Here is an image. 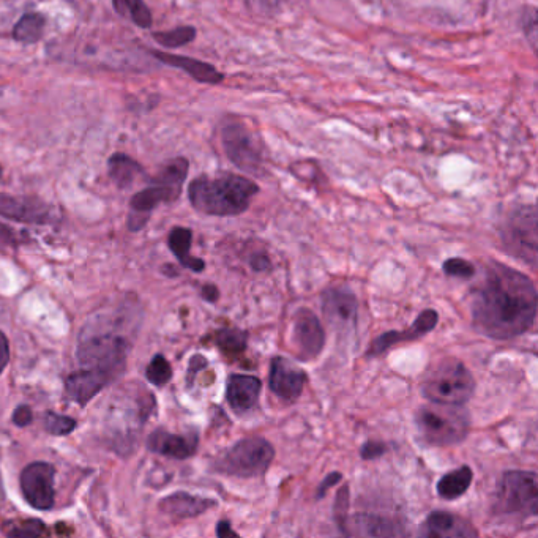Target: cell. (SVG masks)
I'll use <instances>...</instances> for the list:
<instances>
[{"label":"cell","mask_w":538,"mask_h":538,"mask_svg":"<svg viewBox=\"0 0 538 538\" xmlns=\"http://www.w3.org/2000/svg\"><path fill=\"white\" fill-rule=\"evenodd\" d=\"M537 299L531 278L505 264L490 262L472 294V322L494 340L520 337L535 322Z\"/></svg>","instance_id":"obj_1"},{"label":"cell","mask_w":538,"mask_h":538,"mask_svg":"<svg viewBox=\"0 0 538 538\" xmlns=\"http://www.w3.org/2000/svg\"><path fill=\"white\" fill-rule=\"evenodd\" d=\"M127 308L113 314H97L79 333L78 357L81 368L105 374L116 381L127 368L128 355L135 333L128 332L130 316Z\"/></svg>","instance_id":"obj_2"},{"label":"cell","mask_w":538,"mask_h":538,"mask_svg":"<svg viewBox=\"0 0 538 538\" xmlns=\"http://www.w3.org/2000/svg\"><path fill=\"white\" fill-rule=\"evenodd\" d=\"M259 193L258 185L248 177L232 172L218 176L196 177L188 187V199L198 212L212 217H236L250 207Z\"/></svg>","instance_id":"obj_3"},{"label":"cell","mask_w":538,"mask_h":538,"mask_svg":"<svg viewBox=\"0 0 538 538\" xmlns=\"http://www.w3.org/2000/svg\"><path fill=\"white\" fill-rule=\"evenodd\" d=\"M190 163L187 158L176 157L166 161L160 171L150 179L149 187L138 191L130 201V215L127 226L131 232L141 231L149 221L152 210L160 204L177 201L182 195Z\"/></svg>","instance_id":"obj_4"},{"label":"cell","mask_w":538,"mask_h":538,"mask_svg":"<svg viewBox=\"0 0 538 538\" xmlns=\"http://www.w3.org/2000/svg\"><path fill=\"white\" fill-rule=\"evenodd\" d=\"M420 438L431 447H453L468 436L471 419L463 406L431 403L415 414Z\"/></svg>","instance_id":"obj_5"},{"label":"cell","mask_w":538,"mask_h":538,"mask_svg":"<svg viewBox=\"0 0 538 538\" xmlns=\"http://www.w3.org/2000/svg\"><path fill=\"white\" fill-rule=\"evenodd\" d=\"M475 392L471 371L463 362L445 359L426 373L422 382V395L431 403L464 406Z\"/></svg>","instance_id":"obj_6"},{"label":"cell","mask_w":538,"mask_h":538,"mask_svg":"<svg viewBox=\"0 0 538 538\" xmlns=\"http://www.w3.org/2000/svg\"><path fill=\"white\" fill-rule=\"evenodd\" d=\"M275 449L267 439L261 436L245 438L236 442L231 449L213 463V469L228 477H240V479H253L266 474L270 468Z\"/></svg>","instance_id":"obj_7"},{"label":"cell","mask_w":538,"mask_h":538,"mask_svg":"<svg viewBox=\"0 0 538 538\" xmlns=\"http://www.w3.org/2000/svg\"><path fill=\"white\" fill-rule=\"evenodd\" d=\"M494 509L502 516L535 518L538 513V482L535 472L509 471L502 475Z\"/></svg>","instance_id":"obj_8"},{"label":"cell","mask_w":538,"mask_h":538,"mask_svg":"<svg viewBox=\"0 0 538 538\" xmlns=\"http://www.w3.org/2000/svg\"><path fill=\"white\" fill-rule=\"evenodd\" d=\"M221 146L232 165L259 176L264 169V152L258 136L239 117H226L220 127Z\"/></svg>","instance_id":"obj_9"},{"label":"cell","mask_w":538,"mask_h":538,"mask_svg":"<svg viewBox=\"0 0 538 538\" xmlns=\"http://www.w3.org/2000/svg\"><path fill=\"white\" fill-rule=\"evenodd\" d=\"M504 250L509 255L537 266L538 255V215L537 207H516L501 229Z\"/></svg>","instance_id":"obj_10"},{"label":"cell","mask_w":538,"mask_h":538,"mask_svg":"<svg viewBox=\"0 0 538 538\" xmlns=\"http://www.w3.org/2000/svg\"><path fill=\"white\" fill-rule=\"evenodd\" d=\"M54 479L56 469L45 461L30 463L21 474V491L27 504L35 510H51L54 507Z\"/></svg>","instance_id":"obj_11"},{"label":"cell","mask_w":538,"mask_h":538,"mask_svg":"<svg viewBox=\"0 0 538 538\" xmlns=\"http://www.w3.org/2000/svg\"><path fill=\"white\" fill-rule=\"evenodd\" d=\"M292 346L297 357L303 362L314 360L321 354L326 344V333L321 321L313 311L300 308L292 322Z\"/></svg>","instance_id":"obj_12"},{"label":"cell","mask_w":538,"mask_h":538,"mask_svg":"<svg viewBox=\"0 0 538 538\" xmlns=\"http://www.w3.org/2000/svg\"><path fill=\"white\" fill-rule=\"evenodd\" d=\"M0 215L8 220L30 225H51L54 207L35 196H13L0 193Z\"/></svg>","instance_id":"obj_13"},{"label":"cell","mask_w":538,"mask_h":538,"mask_svg":"<svg viewBox=\"0 0 538 538\" xmlns=\"http://www.w3.org/2000/svg\"><path fill=\"white\" fill-rule=\"evenodd\" d=\"M322 313L333 329L349 332L357 326L359 302L349 289L330 288L322 292Z\"/></svg>","instance_id":"obj_14"},{"label":"cell","mask_w":538,"mask_h":538,"mask_svg":"<svg viewBox=\"0 0 538 538\" xmlns=\"http://www.w3.org/2000/svg\"><path fill=\"white\" fill-rule=\"evenodd\" d=\"M307 384V373L284 357H275L270 363L269 387L278 398L296 401Z\"/></svg>","instance_id":"obj_15"},{"label":"cell","mask_w":538,"mask_h":538,"mask_svg":"<svg viewBox=\"0 0 538 538\" xmlns=\"http://www.w3.org/2000/svg\"><path fill=\"white\" fill-rule=\"evenodd\" d=\"M439 314L438 311L425 310L417 316L412 327L408 330H392V332L382 333L381 337L371 343L370 349H368L367 357H378V355L385 354L390 351L393 346H397L400 343H406V341L419 340L420 337L430 333L431 330L436 329L438 326Z\"/></svg>","instance_id":"obj_16"},{"label":"cell","mask_w":538,"mask_h":538,"mask_svg":"<svg viewBox=\"0 0 538 538\" xmlns=\"http://www.w3.org/2000/svg\"><path fill=\"white\" fill-rule=\"evenodd\" d=\"M198 433L174 434L166 430H155L147 438V449L172 460H188L198 450Z\"/></svg>","instance_id":"obj_17"},{"label":"cell","mask_w":538,"mask_h":538,"mask_svg":"<svg viewBox=\"0 0 538 538\" xmlns=\"http://www.w3.org/2000/svg\"><path fill=\"white\" fill-rule=\"evenodd\" d=\"M109 384H113V381L105 374L81 368L75 373L68 374L64 381V390L68 400L79 404V406H86Z\"/></svg>","instance_id":"obj_18"},{"label":"cell","mask_w":538,"mask_h":538,"mask_svg":"<svg viewBox=\"0 0 538 538\" xmlns=\"http://www.w3.org/2000/svg\"><path fill=\"white\" fill-rule=\"evenodd\" d=\"M262 382L256 376L232 374L226 385V400L237 414L251 411L258 404Z\"/></svg>","instance_id":"obj_19"},{"label":"cell","mask_w":538,"mask_h":538,"mask_svg":"<svg viewBox=\"0 0 538 538\" xmlns=\"http://www.w3.org/2000/svg\"><path fill=\"white\" fill-rule=\"evenodd\" d=\"M217 507V501L207 499V497L193 496V494L179 491V493L169 494L163 497L158 509L165 515L177 518V520H188L206 513L207 510Z\"/></svg>","instance_id":"obj_20"},{"label":"cell","mask_w":538,"mask_h":538,"mask_svg":"<svg viewBox=\"0 0 538 538\" xmlns=\"http://www.w3.org/2000/svg\"><path fill=\"white\" fill-rule=\"evenodd\" d=\"M420 534L428 538H466L477 537L479 532L475 531L474 527L466 523L460 516L452 515L449 512H433L420 527Z\"/></svg>","instance_id":"obj_21"},{"label":"cell","mask_w":538,"mask_h":538,"mask_svg":"<svg viewBox=\"0 0 538 538\" xmlns=\"http://www.w3.org/2000/svg\"><path fill=\"white\" fill-rule=\"evenodd\" d=\"M152 56L157 57L160 62L169 67L179 68L198 83L220 84L225 79V75L213 65L193 59V57L177 56V54L161 53V51H152Z\"/></svg>","instance_id":"obj_22"},{"label":"cell","mask_w":538,"mask_h":538,"mask_svg":"<svg viewBox=\"0 0 538 538\" xmlns=\"http://www.w3.org/2000/svg\"><path fill=\"white\" fill-rule=\"evenodd\" d=\"M344 535H357V537H398L404 535L401 526L384 516L357 513L351 520L346 521Z\"/></svg>","instance_id":"obj_23"},{"label":"cell","mask_w":538,"mask_h":538,"mask_svg":"<svg viewBox=\"0 0 538 538\" xmlns=\"http://www.w3.org/2000/svg\"><path fill=\"white\" fill-rule=\"evenodd\" d=\"M109 177L120 190H128L138 182L146 179V171L138 161L125 154H114L108 161Z\"/></svg>","instance_id":"obj_24"},{"label":"cell","mask_w":538,"mask_h":538,"mask_svg":"<svg viewBox=\"0 0 538 538\" xmlns=\"http://www.w3.org/2000/svg\"><path fill=\"white\" fill-rule=\"evenodd\" d=\"M191 240H193L191 229L176 226V228H172L171 232H169V250L172 251V255L176 256L177 261L180 262V266L199 273L206 269V262L202 261V259L195 258V256H191Z\"/></svg>","instance_id":"obj_25"},{"label":"cell","mask_w":538,"mask_h":538,"mask_svg":"<svg viewBox=\"0 0 538 538\" xmlns=\"http://www.w3.org/2000/svg\"><path fill=\"white\" fill-rule=\"evenodd\" d=\"M474 480V472L469 466H461L455 471L447 472L436 486L439 496L447 501H455L458 497L468 493L469 486Z\"/></svg>","instance_id":"obj_26"},{"label":"cell","mask_w":538,"mask_h":538,"mask_svg":"<svg viewBox=\"0 0 538 538\" xmlns=\"http://www.w3.org/2000/svg\"><path fill=\"white\" fill-rule=\"evenodd\" d=\"M46 18L42 13H26L13 27L16 42L34 45L45 34Z\"/></svg>","instance_id":"obj_27"},{"label":"cell","mask_w":538,"mask_h":538,"mask_svg":"<svg viewBox=\"0 0 538 538\" xmlns=\"http://www.w3.org/2000/svg\"><path fill=\"white\" fill-rule=\"evenodd\" d=\"M113 7L122 18L141 29H149L154 23L152 12L144 0H113Z\"/></svg>","instance_id":"obj_28"},{"label":"cell","mask_w":538,"mask_h":538,"mask_svg":"<svg viewBox=\"0 0 538 538\" xmlns=\"http://www.w3.org/2000/svg\"><path fill=\"white\" fill-rule=\"evenodd\" d=\"M213 341L223 354L234 359L247 349L248 333L234 327H226L213 335Z\"/></svg>","instance_id":"obj_29"},{"label":"cell","mask_w":538,"mask_h":538,"mask_svg":"<svg viewBox=\"0 0 538 538\" xmlns=\"http://www.w3.org/2000/svg\"><path fill=\"white\" fill-rule=\"evenodd\" d=\"M155 42L168 49L182 48L196 38V29L193 26H180L166 32H154Z\"/></svg>","instance_id":"obj_30"},{"label":"cell","mask_w":538,"mask_h":538,"mask_svg":"<svg viewBox=\"0 0 538 538\" xmlns=\"http://www.w3.org/2000/svg\"><path fill=\"white\" fill-rule=\"evenodd\" d=\"M147 379L150 384L163 387L172 379V367L165 355H154V359L150 360L149 367L146 371Z\"/></svg>","instance_id":"obj_31"},{"label":"cell","mask_w":538,"mask_h":538,"mask_svg":"<svg viewBox=\"0 0 538 538\" xmlns=\"http://www.w3.org/2000/svg\"><path fill=\"white\" fill-rule=\"evenodd\" d=\"M75 419H71L68 415L57 414L54 411H48L45 415V430L53 436H68L76 430Z\"/></svg>","instance_id":"obj_32"},{"label":"cell","mask_w":538,"mask_h":538,"mask_svg":"<svg viewBox=\"0 0 538 538\" xmlns=\"http://www.w3.org/2000/svg\"><path fill=\"white\" fill-rule=\"evenodd\" d=\"M442 269H444V272L447 273L449 277L463 278V280L474 278L475 275L474 264L461 258L447 259V261L444 262Z\"/></svg>","instance_id":"obj_33"},{"label":"cell","mask_w":538,"mask_h":538,"mask_svg":"<svg viewBox=\"0 0 538 538\" xmlns=\"http://www.w3.org/2000/svg\"><path fill=\"white\" fill-rule=\"evenodd\" d=\"M349 512V486H343L338 491L337 499H335V505H333V515H335V521H337L338 527H340L341 534L346 531V521H348Z\"/></svg>","instance_id":"obj_34"},{"label":"cell","mask_w":538,"mask_h":538,"mask_svg":"<svg viewBox=\"0 0 538 538\" xmlns=\"http://www.w3.org/2000/svg\"><path fill=\"white\" fill-rule=\"evenodd\" d=\"M45 534V523L38 520H29L27 523L15 526L12 531L7 532L8 537H40V535Z\"/></svg>","instance_id":"obj_35"},{"label":"cell","mask_w":538,"mask_h":538,"mask_svg":"<svg viewBox=\"0 0 538 538\" xmlns=\"http://www.w3.org/2000/svg\"><path fill=\"white\" fill-rule=\"evenodd\" d=\"M521 26H523L527 40L531 42L532 48L535 49V42H537V13H535L534 7L526 8V12L521 16Z\"/></svg>","instance_id":"obj_36"},{"label":"cell","mask_w":538,"mask_h":538,"mask_svg":"<svg viewBox=\"0 0 538 538\" xmlns=\"http://www.w3.org/2000/svg\"><path fill=\"white\" fill-rule=\"evenodd\" d=\"M387 453V445L384 442L379 441H368L362 445L360 449V456H362L365 461H373L381 458L382 455Z\"/></svg>","instance_id":"obj_37"},{"label":"cell","mask_w":538,"mask_h":538,"mask_svg":"<svg viewBox=\"0 0 538 538\" xmlns=\"http://www.w3.org/2000/svg\"><path fill=\"white\" fill-rule=\"evenodd\" d=\"M253 10L262 13V15H273L280 12L286 0H247Z\"/></svg>","instance_id":"obj_38"},{"label":"cell","mask_w":538,"mask_h":538,"mask_svg":"<svg viewBox=\"0 0 538 538\" xmlns=\"http://www.w3.org/2000/svg\"><path fill=\"white\" fill-rule=\"evenodd\" d=\"M207 365H209V362H207V359L206 357H204V355L196 354L191 357L190 365H188L187 371L188 387H193V384H195L196 374H198L199 371L204 370V368H207Z\"/></svg>","instance_id":"obj_39"},{"label":"cell","mask_w":538,"mask_h":538,"mask_svg":"<svg viewBox=\"0 0 538 538\" xmlns=\"http://www.w3.org/2000/svg\"><path fill=\"white\" fill-rule=\"evenodd\" d=\"M12 420L16 426L24 428V426H29L30 423L34 422V412H32V409L27 404H21L13 412Z\"/></svg>","instance_id":"obj_40"},{"label":"cell","mask_w":538,"mask_h":538,"mask_svg":"<svg viewBox=\"0 0 538 538\" xmlns=\"http://www.w3.org/2000/svg\"><path fill=\"white\" fill-rule=\"evenodd\" d=\"M341 480H343V474H341V472H330L326 479H324V482L319 485L318 491H316V499L319 501V499L326 496V494L329 493L330 488L337 486Z\"/></svg>","instance_id":"obj_41"},{"label":"cell","mask_w":538,"mask_h":538,"mask_svg":"<svg viewBox=\"0 0 538 538\" xmlns=\"http://www.w3.org/2000/svg\"><path fill=\"white\" fill-rule=\"evenodd\" d=\"M18 243L16 232L10 226L0 223V247H15Z\"/></svg>","instance_id":"obj_42"},{"label":"cell","mask_w":538,"mask_h":538,"mask_svg":"<svg viewBox=\"0 0 538 538\" xmlns=\"http://www.w3.org/2000/svg\"><path fill=\"white\" fill-rule=\"evenodd\" d=\"M250 264L256 272H267V270L272 269V262H270L269 256L264 255V253H256V255L251 256Z\"/></svg>","instance_id":"obj_43"},{"label":"cell","mask_w":538,"mask_h":538,"mask_svg":"<svg viewBox=\"0 0 538 538\" xmlns=\"http://www.w3.org/2000/svg\"><path fill=\"white\" fill-rule=\"evenodd\" d=\"M8 360H10V344L4 333L0 332V374L7 368Z\"/></svg>","instance_id":"obj_44"},{"label":"cell","mask_w":538,"mask_h":538,"mask_svg":"<svg viewBox=\"0 0 538 538\" xmlns=\"http://www.w3.org/2000/svg\"><path fill=\"white\" fill-rule=\"evenodd\" d=\"M202 299L207 300V302H217L220 299V291H218L215 284H204L201 289Z\"/></svg>","instance_id":"obj_45"},{"label":"cell","mask_w":538,"mask_h":538,"mask_svg":"<svg viewBox=\"0 0 538 538\" xmlns=\"http://www.w3.org/2000/svg\"><path fill=\"white\" fill-rule=\"evenodd\" d=\"M217 535L220 538H239L240 535L236 531H232L231 523L229 521H220L217 524Z\"/></svg>","instance_id":"obj_46"},{"label":"cell","mask_w":538,"mask_h":538,"mask_svg":"<svg viewBox=\"0 0 538 538\" xmlns=\"http://www.w3.org/2000/svg\"><path fill=\"white\" fill-rule=\"evenodd\" d=\"M0 179H2V166H0Z\"/></svg>","instance_id":"obj_47"}]
</instances>
